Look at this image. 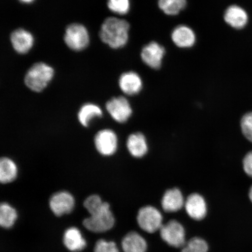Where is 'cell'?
<instances>
[{"label": "cell", "instance_id": "cell-27", "mask_svg": "<svg viewBox=\"0 0 252 252\" xmlns=\"http://www.w3.org/2000/svg\"><path fill=\"white\" fill-rule=\"evenodd\" d=\"M104 203L105 202H103L98 195L94 194L86 198L84 201V206L91 215L101 209Z\"/></svg>", "mask_w": 252, "mask_h": 252}, {"label": "cell", "instance_id": "cell-28", "mask_svg": "<svg viewBox=\"0 0 252 252\" xmlns=\"http://www.w3.org/2000/svg\"><path fill=\"white\" fill-rule=\"evenodd\" d=\"M94 252H119L115 242L100 239L96 242Z\"/></svg>", "mask_w": 252, "mask_h": 252}, {"label": "cell", "instance_id": "cell-20", "mask_svg": "<svg viewBox=\"0 0 252 252\" xmlns=\"http://www.w3.org/2000/svg\"><path fill=\"white\" fill-rule=\"evenodd\" d=\"M18 166L13 160L7 157L0 158V183L7 184L17 178Z\"/></svg>", "mask_w": 252, "mask_h": 252}, {"label": "cell", "instance_id": "cell-4", "mask_svg": "<svg viewBox=\"0 0 252 252\" xmlns=\"http://www.w3.org/2000/svg\"><path fill=\"white\" fill-rule=\"evenodd\" d=\"M64 40L66 45L71 50L80 52L89 45V32L83 25L72 24L66 28Z\"/></svg>", "mask_w": 252, "mask_h": 252}, {"label": "cell", "instance_id": "cell-30", "mask_svg": "<svg viewBox=\"0 0 252 252\" xmlns=\"http://www.w3.org/2000/svg\"><path fill=\"white\" fill-rule=\"evenodd\" d=\"M248 197L252 204V185H251V187L250 188V190H249L248 191Z\"/></svg>", "mask_w": 252, "mask_h": 252}, {"label": "cell", "instance_id": "cell-19", "mask_svg": "<svg viewBox=\"0 0 252 252\" xmlns=\"http://www.w3.org/2000/svg\"><path fill=\"white\" fill-rule=\"evenodd\" d=\"M127 147L132 156L135 158L144 157L148 151L146 137L141 133L130 135L127 141Z\"/></svg>", "mask_w": 252, "mask_h": 252}, {"label": "cell", "instance_id": "cell-26", "mask_svg": "<svg viewBox=\"0 0 252 252\" xmlns=\"http://www.w3.org/2000/svg\"><path fill=\"white\" fill-rule=\"evenodd\" d=\"M240 127L244 137L252 143V111L245 113L242 116Z\"/></svg>", "mask_w": 252, "mask_h": 252}, {"label": "cell", "instance_id": "cell-13", "mask_svg": "<svg viewBox=\"0 0 252 252\" xmlns=\"http://www.w3.org/2000/svg\"><path fill=\"white\" fill-rule=\"evenodd\" d=\"M171 39L176 46L187 49L194 46L196 43V36L191 28L187 25H181L173 30Z\"/></svg>", "mask_w": 252, "mask_h": 252}, {"label": "cell", "instance_id": "cell-3", "mask_svg": "<svg viewBox=\"0 0 252 252\" xmlns=\"http://www.w3.org/2000/svg\"><path fill=\"white\" fill-rule=\"evenodd\" d=\"M115 222V217L110 210V205L105 202L101 209L84 220L83 225L91 232L101 233L112 229Z\"/></svg>", "mask_w": 252, "mask_h": 252}, {"label": "cell", "instance_id": "cell-14", "mask_svg": "<svg viewBox=\"0 0 252 252\" xmlns=\"http://www.w3.org/2000/svg\"><path fill=\"white\" fill-rule=\"evenodd\" d=\"M119 86L122 92L127 95L139 93L143 88L140 75L134 71L126 72L119 79Z\"/></svg>", "mask_w": 252, "mask_h": 252}, {"label": "cell", "instance_id": "cell-25", "mask_svg": "<svg viewBox=\"0 0 252 252\" xmlns=\"http://www.w3.org/2000/svg\"><path fill=\"white\" fill-rule=\"evenodd\" d=\"M109 10L115 14H127L130 9V0H108Z\"/></svg>", "mask_w": 252, "mask_h": 252}, {"label": "cell", "instance_id": "cell-1", "mask_svg": "<svg viewBox=\"0 0 252 252\" xmlns=\"http://www.w3.org/2000/svg\"><path fill=\"white\" fill-rule=\"evenodd\" d=\"M130 25L127 21L116 17H109L103 21L99 31L100 39L112 49L122 48L129 39Z\"/></svg>", "mask_w": 252, "mask_h": 252}, {"label": "cell", "instance_id": "cell-16", "mask_svg": "<svg viewBox=\"0 0 252 252\" xmlns=\"http://www.w3.org/2000/svg\"><path fill=\"white\" fill-rule=\"evenodd\" d=\"M185 203L182 192L177 188L167 190L161 201L162 209L167 213L178 212L185 206Z\"/></svg>", "mask_w": 252, "mask_h": 252}, {"label": "cell", "instance_id": "cell-11", "mask_svg": "<svg viewBox=\"0 0 252 252\" xmlns=\"http://www.w3.org/2000/svg\"><path fill=\"white\" fill-rule=\"evenodd\" d=\"M184 206L189 216L192 219L201 220L207 216V201L199 193H194L189 195L185 201Z\"/></svg>", "mask_w": 252, "mask_h": 252}, {"label": "cell", "instance_id": "cell-5", "mask_svg": "<svg viewBox=\"0 0 252 252\" xmlns=\"http://www.w3.org/2000/svg\"><path fill=\"white\" fill-rule=\"evenodd\" d=\"M162 216L156 208L147 206L138 211L137 220L140 227L148 233H154L162 227Z\"/></svg>", "mask_w": 252, "mask_h": 252}, {"label": "cell", "instance_id": "cell-9", "mask_svg": "<svg viewBox=\"0 0 252 252\" xmlns=\"http://www.w3.org/2000/svg\"><path fill=\"white\" fill-rule=\"evenodd\" d=\"M75 199L67 191L57 192L50 198L49 206L56 216L61 217L70 213L75 207Z\"/></svg>", "mask_w": 252, "mask_h": 252}, {"label": "cell", "instance_id": "cell-18", "mask_svg": "<svg viewBox=\"0 0 252 252\" xmlns=\"http://www.w3.org/2000/svg\"><path fill=\"white\" fill-rule=\"evenodd\" d=\"M125 252H146L147 244L143 236L135 232H129L122 242Z\"/></svg>", "mask_w": 252, "mask_h": 252}, {"label": "cell", "instance_id": "cell-2", "mask_svg": "<svg viewBox=\"0 0 252 252\" xmlns=\"http://www.w3.org/2000/svg\"><path fill=\"white\" fill-rule=\"evenodd\" d=\"M55 76V70L46 63H35L28 70L25 84L33 92L40 93L45 90Z\"/></svg>", "mask_w": 252, "mask_h": 252}, {"label": "cell", "instance_id": "cell-8", "mask_svg": "<svg viewBox=\"0 0 252 252\" xmlns=\"http://www.w3.org/2000/svg\"><path fill=\"white\" fill-rule=\"evenodd\" d=\"M106 108L112 118L119 123L127 122L132 114L130 104L124 96L113 97L106 103Z\"/></svg>", "mask_w": 252, "mask_h": 252}, {"label": "cell", "instance_id": "cell-29", "mask_svg": "<svg viewBox=\"0 0 252 252\" xmlns=\"http://www.w3.org/2000/svg\"><path fill=\"white\" fill-rule=\"evenodd\" d=\"M242 166L245 174L252 179V150L245 154L242 160Z\"/></svg>", "mask_w": 252, "mask_h": 252}, {"label": "cell", "instance_id": "cell-24", "mask_svg": "<svg viewBox=\"0 0 252 252\" xmlns=\"http://www.w3.org/2000/svg\"><path fill=\"white\" fill-rule=\"evenodd\" d=\"M209 246L200 238H191L186 244L181 252H207Z\"/></svg>", "mask_w": 252, "mask_h": 252}, {"label": "cell", "instance_id": "cell-31", "mask_svg": "<svg viewBox=\"0 0 252 252\" xmlns=\"http://www.w3.org/2000/svg\"><path fill=\"white\" fill-rule=\"evenodd\" d=\"M19 1H20L22 3H23V4H31V3H32L34 0H18Z\"/></svg>", "mask_w": 252, "mask_h": 252}, {"label": "cell", "instance_id": "cell-22", "mask_svg": "<svg viewBox=\"0 0 252 252\" xmlns=\"http://www.w3.org/2000/svg\"><path fill=\"white\" fill-rule=\"evenodd\" d=\"M18 218L17 211L7 203H0V226L10 228Z\"/></svg>", "mask_w": 252, "mask_h": 252}, {"label": "cell", "instance_id": "cell-7", "mask_svg": "<svg viewBox=\"0 0 252 252\" xmlns=\"http://www.w3.org/2000/svg\"><path fill=\"white\" fill-rule=\"evenodd\" d=\"M94 146L103 156H110L116 153L118 149V137L114 131L104 129L97 132L94 138Z\"/></svg>", "mask_w": 252, "mask_h": 252}, {"label": "cell", "instance_id": "cell-6", "mask_svg": "<svg viewBox=\"0 0 252 252\" xmlns=\"http://www.w3.org/2000/svg\"><path fill=\"white\" fill-rule=\"evenodd\" d=\"M160 237L172 247L183 248L186 244L185 231L181 223L171 220L159 229Z\"/></svg>", "mask_w": 252, "mask_h": 252}, {"label": "cell", "instance_id": "cell-17", "mask_svg": "<svg viewBox=\"0 0 252 252\" xmlns=\"http://www.w3.org/2000/svg\"><path fill=\"white\" fill-rule=\"evenodd\" d=\"M63 242L65 247L71 252H80L86 248L87 242L77 228L72 227L66 230Z\"/></svg>", "mask_w": 252, "mask_h": 252}, {"label": "cell", "instance_id": "cell-12", "mask_svg": "<svg viewBox=\"0 0 252 252\" xmlns=\"http://www.w3.org/2000/svg\"><path fill=\"white\" fill-rule=\"evenodd\" d=\"M10 40L15 51L21 55L29 52L32 49L34 43L33 34L21 28L15 30L11 33Z\"/></svg>", "mask_w": 252, "mask_h": 252}, {"label": "cell", "instance_id": "cell-23", "mask_svg": "<svg viewBox=\"0 0 252 252\" xmlns=\"http://www.w3.org/2000/svg\"><path fill=\"white\" fill-rule=\"evenodd\" d=\"M187 5V0H158L160 10L168 15H176L184 10Z\"/></svg>", "mask_w": 252, "mask_h": 252}, {"label": "cell", "instance_id": "cell-10", "mask_svg": "<svg viewBox=\"0 0 252 252\" xmlns=\"http://www.w3.org/2000/svg\"><path fill=\"white\" fill-rule=\"evenodd\" d=\"M165 54L164 47L156 42H151L142 49L141 58L142 61L149 67L158 69L161 67Z\"/></svg>", "mask_w": 252, "mask_h": 252}, {"label": "cell", "instance_id": "cell-21", "mask_svg": "<svg viewBox=\"0 0 252 252\" xmlns=\"http://www.w3.org/2000/svg\"><path fill=\"white\" fill-rule=\"evenodd\" d=\"M102 116V110L99 106L94 103H88L81 107L78 113V119L80 124L88 127L93 119L100 118Z\"/></svg>", "mask_w": 252, "mask_h": 252}, {"label": "cell", "instance_id": "cell-15", "mask_svg": "<svg viewBox=\"0 0 252 252\" xmlns=\"http://www.w3.org/2000/svg\"><path fill=\"white\" fill-rule=\"evenodd\" d=\"M223 18L226 23L237 30L244 28L248 22L247 12L236 5H232L226 8Z\"/></svg>", "mask_w": 252, "mask_h": 252}]
</instances>
